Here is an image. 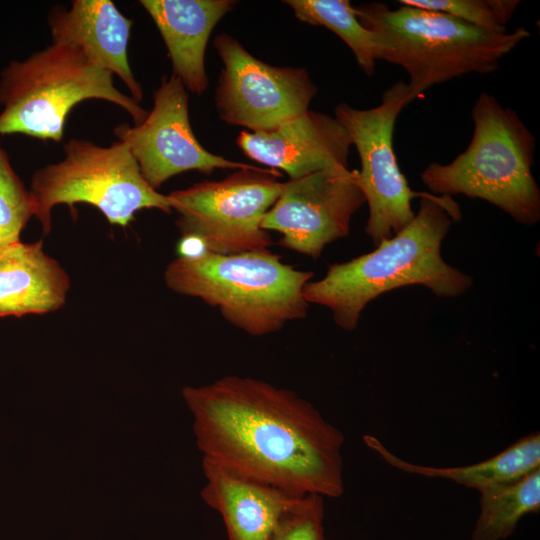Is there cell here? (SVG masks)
Masks as SVG:
<instances>
[{
  "label": "cell",
  "instance_id": "1",
  "mask_svg": "<svg viewBox=\"0 0 540 540\" xmlns=\"http://www.w3.org/2000/svg\"><path fill=\"white\" fill-rule=\"evenodd\" d=\"M182 396L203 460L295 495H343L345 437L295 391L227 375Z\"/></svg>",
  "mask_w": 540,
  "mask_h": 540
},
{
  "label": "cell",
  "instance_id": "2",
  "mask_svg": "<svg viewBox=\"0 0 540 540\" xmlns=\"http://www.w3.org/2000/svg\"><path fill=\"white\" fill-rule=\"evenodd\" d=\"M460 219V208L451 197L427 192L401 231L372 252L330 265L321 279L305 285L304 299L328 308L337 326L352 331L366 305L390 290L422 285L440 297L465 293L472 277L449 265L441 254L452 222Z\"/></svg>",
  "mask_w": 540,
  "mask_h": 540
},
{
  "label": "cell",
  "instance_id": "3",
  "mask_svg": "<svg viewBox=\"0 0 540 540\" xmlns=\"http://www.w3.org/2000/svg\"><path fill=\"white\" fill-rule=\"evenodd\" d=\"M361 24L374 32L380 61L403 68L411 100L436 84L470 73L496 71L503 57L530 37L525 27L492 33L446 13L407 5L391 9L379 2L355 7Z\"/></svg>",
  "mask_w": 540,
  "mask_h": 540
},
{
  "label": "cell",
  "instance_id": "4",
  "mask_svg": "<svg viewBox=\"0 0 540 540\" xmlns=\"http://www.w3.org/2000/svg\"><path fill=\"white\" fill-rule=\"evenodd\" d=\"M473 134L466 149L449 163H430L421 173L429 193L482 199L517 223L540 220V189L532 173L536 138L516 110L491 94L475 100Z\"/></svg>",
  "mask_w": 540,
  "mask_h": 540
},
{
  "label": "cell",
  "instance_id": "5",
  "mask_svg": "<svg viewBox=\"0 0 540 540\" xmlns=\"http://www.w3.org/2000/svg\"><path fill=\"white\" fill-rule=\"evenodd\" d=\"M313 272L286 264L269 249L232 255L179 256L164 272L166 286L218 309L234 327L265 336L306 317L303 296Z\"/></svg>",
  "mask_w": 540,
  "mask_h": 540
},
{
  "label": "cell",
  "instance_id": "6",
  "mask_svg": "<svg viewBox=\"0 0 540 540\" xmlns=\"http://www.w3.org/2000/svg\"><path fill=\"white\" fill-rule=\"evenodd\" d=\"M113 74L94 64L78 47L52 43L1 72L0 134L62 140L70 110L101 99L125 110L138 125L147 111L113 83Z\"/></svg>",
  "mask_w": 540,
  "mask_h": 540
},
{
  "label": "cell",
  "instance_id": "7",
  "mask_svg": "<svg viewBox=\"0 0 540 540\" xmlns=\"http://www.w3.org/2000/svg\"><path fill=\"white\" fill-rule=\"evenodd\" d=\"M63 148L61 161L36 170L32 176L29 193L44 235L51 230V212L59 204H90L109 223L122 227L141 209L172 211L169 195L159 193L145 181L124 142L118 140L104 147L72 138Z\"/></svg>",
  "mask_w": 540,
  "mask_h": 540
},
{
  "label": "cell",
  "instance_id": "8",
  "mask_svg": "<svg viewBox=\"0 0 540 540\" xmlns=\"http://www.w3.org/2000/svg\"><path fill=\"white\" fill-rule=\"evenodd\" d=\"M278 176L274 169H239L222 180L171 192L181 238L220 255L269 249L272 239L261 222L282 192Z\"/></svg>",
  "mask_w": 540,
  "mask_h": 540
},
{
  "label": "cell",
  "instance_id": "9",
  "mask_svg": "<svg viewBox=\"0 0 540 540\" xmlns=\"http://www.w3.org/2000/svg\"><path fill=\"white\" fill-rule=\"evenodd\" d=\"M411 102L407 82L399 80L383 91L375 107L357 109L340 103L334 109L359 155V184L369 209L365 233L375 246L411 222L412 200L427 193L411 189L394 150L396 120Z\"/></svg>",
  "mask_w": 540,
  "mask_h": 540
},
{
  "label": "cell",
  "instance_id": "10",
  "mask_svg": "<svg viewBox=\"0 0 540 540\" xmlns=\"http://www.w3.org/2000/svg\"><path fill=\"white\" fill-rule=\"evenodd\" d=\"M213 44L223 64L215 105L225 123L262 132L309 110L318 90L306 69L267 64L226 33Z\"/></svg>",
  "mask_w": 540,
  "mask_h": 540
},
{
  "label": "cell",
  "instance_id": "11",
  "mask_svg": "<svg viewBox=\"0 0 540 540\" xmlns=\"http://www.w3.org/2000/svg\"><path fill=\"white\" fill-rule=\"evenodd\" d=\"M364 204L358 170H323L284 182L261 227L279 232L282 247L316 259L328 244L348 235Z\"/></svg>",
  "mask_w": 540,
  "mask_h": 540
},
{
  "label": "cell",
  "instance_id": "12",
  "mask_svg": "<svg viewBox=\"0 0 540 540\" xmlns=\"http://www.w3.org/2000/svg\"><path fill=\"white\" fill-rule=\"evenodd\" d=\"M114 134L128 146L143 178L155 190L189 170L211 174L215 169L257 168L215 155L200 144L189 120L187 90L173 74L162 78L144 121L133 127L120 124Z\"/></svg>",
  "mask_w": 540,
  "mask_h": 540
},
{
  "label": "cell",
  "instance_id": "13",
  "mask_svg": "<svg viewBox=\"0 0 540 540\" xmlns=\"http://www.w3.org/2000/svg\"><path fill=\"white\" fill-rule=\"evenodd\" d=\"M236 142L248 158L285 172L289 180L348 167L352 146L347 130L334 116L311 110L268 131H243Z\"/></svg>",
  "mask_w": 540,
  "mask_h": 540
},
{
  "label": "cell",
  "instance_id": "14",
  "mask_svg": "<svg viewBox=\"0 0 540 540\" xmlns=\"http://www.w3.org/2000/svg\"><path fill=\"white\" fill-rule=\"evenodd\" d=\"M201 497L221 516L227 540H271L300 496L202 460Z\"/></svg>",
  "mask_w": 540,
  "mask_h": 540
},
{
  "label": "cell",
  "instance_id": "15",
  "mask_svg": "<svg viewBox=\"0 0 540 540\" xmlns=\"http://www.w3.org/2000/svg\"><path fill=\"white\" fill-rule=\"evenodd\" d=\"M48 25L52 43L78 47L96 65L117 75L131 97L140 102L141 84L128 62L127 47L133 21L110 0H74L71 7L55 6Z\"/></svg>",
  "mask_w": 540,
  "mask_h": 540
},
{
  "label": "cell",
  "instance_id": "16",
  "mask_svg": "<svg viewBox=\"0 0 540 540\" xmlns=\"http://www.w3.org/2000/svg\"><path fill=\"white\" fill-rule=\"evenodd\" d=\"M157 26L172 63V74L186 90L202 94L208 87L205 52L217 23L233 0H141Z\"/></svg>",
  "mask_w": 540,
  "mask_h": 540
},
{
  "label": "cell",
  "instance_id": "17",
  "mask_svg": "<svg viewBox=\"0 0 540 540\" xmlns=\"http://www.w3.org/2000/svg\"><path fill=\"white\" fill-rule=\"evenodd\" d=\"M69 289L68 273L44 251L42 240L18 241L0 251V317L58 310Z\"/></svg>",
  "mask_w": 540,
  "mask_h": 540
},
{
  "label": "cell",
  "instance_id": "18",
  "mask_svg": "<svg viewBox=\"0 0 540 540\" xmlns=\"http://www.w3.org/2000/svg\"><path fill=\"white\" fill-rule=\"evenodd\" d=\"M365 444L389 465L410 474L443 478L478 491L514 482L540 468V433L533 432L484 461L465 466L413 464L392 453L378 438L364 435Z\"/></svg>",
  "mask_w": 540,
  "mask_h": 540
},
{
  "label": "cell",
  "instance_id": "19",
  "mask_svg": "<svg viewBox=\"0 0 540 540\" xmlns=\"http://www.w3.org/2000/svg\"><path fill=\"white\" fill-rule=\"evenodd\" d=\"M478 492L480 513L472 540H504L525 515L539 512L540 468L514 482Z\"/></svg>",
  "mask_w": 540,
  "mask_h": 540
},
{
  "label": "cell",
  "instance_id": "20",
  "mask_svg": "<svg viewBox=\"0 0 540 540\" xmlns=\"http://www.w3.org/2000/svg\"><path fill=\"white\" fill-rule=\"evenodd\" d=\"M301 22L323 26L335 33L352 51L359 68L372 76L380 61L381 46L376 34L359 21L348 0H286Z\"/></svg>",
  "mask_w": 540,
  "mask_h": 540
},
{
  "label": "cell",
  "instance_id": "21",
  "mask_svg": "<svg viewBox=\"0 0 540 540\" xmlns=\"http://www.w3.org/2000/svg\"><path fill=\"white\" fill-rule=\"evenodd\" d=\"M400 5L446 13L492 33L507 32L519 0H399Z\"/></svg>",
  "mask_w": 540,
  "mask_h": 540
},
{
  "label": "cell",
  "instance_id": "22",
  "mask_svg": "<svg viewBox=\"0 0 540 540\" xmlns=\"http://www.w3.org/2000/svg\"><path fill=\"white\" fill-rule=\"evenodd\" d=\"M32 216L29 190L13 170L6 150L0 147V251L20 241Z\"/></svg>",
  "mask_w": 540,
  "mask_h": 540
},
{
  "label": "cell",
  "instance_id": "23",
  "mask_svg": "<svg viewBox=\"0 0 540 540\" xmlns=\"http://www.w3.org/2000/svg\"><path fill=\"white\" fill-rule=\"evenodd\" d=\"M324 498L308 495L282 521L271 540H327L323 526Z\"/></svg>",
  "mask_w": 540,
  "mask_h": 540
}]
</instances>
